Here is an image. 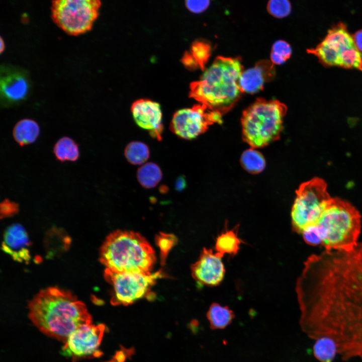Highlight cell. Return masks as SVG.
Segmentation results:
<instances>
[{
  "instance_id": "cell-26",
  "label": "cell",
  "mask_w": 362,
  "mask_h": 362,
  "mask_svg": "<svg viewBox=\"0 0 362 362\" xmlns=\"http://www.w3.org/2000/svg\"><path fill=\"white\" fill-rule=\"evenodd\" d=\"M290 45L283 40H279L273 45L270 59L273 64H282L289 59L291 55Z\"/></svg>"
},
{
  "instance_id": "cell-7",
  "label": "cell",
  "mask_w": 362,
  "mask_h": 362,
  "mask_svg": "<svg viewBox=\"0 0 362 362\" xmlns=\"http://www.w3.org/2000/svg\"><path fill=\"white\" fill-rule=\"evenodd\" d=\"M291 212L294 231L301 234L306 228L316 224L332 198L327 191V185L321 178L315 177L301 184Z\"/></svg>"
},
{
  "instance_id": "cell-14",
  "label": "cell",
  "mask_w": 362,
  "mask_h": 362,
  "mask_svg": "<svg viewBox=\"0 0 362 362\" xmlns=\"http://www.w3.org/2000/svg\"><path fill=\"white\" fill-rule=\"evenodd\" d=\"M28 90V80L23 72L15 69L2 72L1 95L4 105L16 104L23 101Z\"/></svg>"
},
{
  "instance_id": "cell-10",
  "label": "cell",
  "mask_w": 362,
  "mask_h": 362,
  "mask_svg": "<svg viewBox=\"0 0 362 362\" xmlns=\"http://www.w3.org/2000/svg\"><path fill=\"white\" fill-rule=\"evenodd\" d=\"M222 115L203 104L182 109L174 114L170 129L182 138L193 139L206 132L210 125L221 124Z\"/></svg>"
},
{
  "instance_id": "cell-30",
  "label": "cell",
  "mask_w": 362,
  "mask_h": 362,
  "mask_svg": "<svg viewBox=\"0 0 362 362\" xmlns=\"http://www.w3.org/2000/svg\"><path fill=\"white\" fill-rule=\"evenodd\" d=\"M134 353L135 349L133 347L126 348L121 345L120 349L116 351L112 358L107 362H125L130 359Z\"/></svg>"
},
{
  "instance_id": "cell-4",
  "label": "cell",
  "mask_w": 362,
  "mask_h": 362,
  "mask_svg": "<svg viewBox=\"0 0 362 362\" xmlns=\"http://www.w3.org/2000/svg\"><path fill=\"white\" fill-rule=\"evenodd\" d=\"M100 261L111 271L151 274L156 261L155 252L138 233L117 230L105 239L100 250Z\"/></svg>"
},
{
  "instance_id": "cell-15",
  "label": "cell",
  "mask_w": 362,
  "mask_h": 362,
  "mask_svg": "<svg viewBox=\"0 0 362 362\" xmlns=\"http://www.w3.org/2000/svg\"><path fill=\"white\" fill-rule=\"evenodd\" d=\"M30 241L22 226L14 224L5 231L2 244L3 250L20 262H27L30 258Z\"/></svg>"
},
{
  "instance_id": "cell-29",
  "label": "cell",
  "mask_w": 362,
  "mask_h": 362,
  "mask_svg": "<svg viewBox=\"0 0 362 362\" xmlns=\"http://www.w3.org/2000/svg\"><path fill=\"white\" fill-rule=\"evenodd\" d=\"M210 54L209 45L203 42H196L192 47V55L198 65L201 67L208 60Z\"/></svg>"
},
{
  "instance_id": "cell-3",
  "label": "cell",
  "mask_w": 362,
  "mask_h": 362,
  "mask_svg": "<svg viewBox=\"0 0 362 362\" xmlns=\"http://www.w3.org/2000/svg\"><path fill=\"white\" fill-rule=\"evenodd\" d=\"M243 70L238 58L217 57L192 84L191 96L212 111L222 115L228 112L242 93L239 79Z\"/></svg>"
},
{
  "instance_id": "cell-18",
  "label": "cell",
  "mask_w": 362,
  "mask_h": 362,
  "mask_svg": "<svg viewBox=\"0 0 362 362\" xmlns=\"http://www.w3.org/2000/svg\"><path fill=\"white\" fill-rule=\"evenodd\" d=\"M207 317L212 329H222L228 326L234 318V314L228 306L212 303L207 313Z\"/></svg>"
},
{
  "instance_id": "cell-35",
  "label": "cell",
  "mask_w": 362,
  "mask_h": 362,
  "mask_svg": "<svg viewBox=\"0 0 362 362\" xmlns=\"http://www.w3.org/2000/svg\"><path fill=\"white\" fill-rule=\"evenodd\" d=\"M184 181L182 178L177 180L176 184L177 189H182L185 186Z\"/></svg>"
},
{
  "instance_id": "cell-32",
  "label": "cell",
  "mask_w": 362,
  "mask_h": 362,
  "mask_svg": "<svg viewBox=\"0 0 362 362\" xmlns=\"http://www.w3.org/2000/svg\"><path fill=\"white\" fill-rule=\"evenodd\" d=\"M18 210V205L14 202L6 199L1 203V212L4 216L13 215L17 213Z\"/></svg>"
},
{
  "instance_id": "cell-25",
  "label": "cell",
  "mask_w": 362,
  "mask_h": 362,
  "mask_svg": "<svg viewBox=\"0 0 362 362\" xmlns=\"http://www.w3.org/2000/svg\"><path fill=\"white\" fill-rule=\"evenodd\" d=\"M339 66L362 71V54L355 45L348 47L342 52Z\"/></svg>"
},
{
  "instance_id": "cell-13",
  "label": "cell",
  "mask_w": 362,
  "mask_h": 362,
  "mask_svg": "<svg viewBox=\"0 0 362 362\" xmlns=\"http://www.w3.org/2000/svg\"><path fill=\"white\" fill-rule=\"evenodd\" d=\"M131 112L139 127L149 131L153 137L161 139L162 112L158 103L149 100H138L133 104Z\"/></svg>"
},
{
  "instance_id": "cell-8",
  "label": "cell",
  "mask_w": 362,
  "mask_h": 362,
  "mask_svg": "<svg viewBox=\"0 0 362 362\" xmlns=\"http://www.w3.org/2000/svg\"><path fill=\"white\" fill-rule=\"evenodd\" d=\"M99 0H55L51 11L53 22L70 35L89 31L99 16Z\"/></svg>"
},
{
  "instance_id": "cell-36",
  "label": "cell",
  "mask_w": 362,
  "mask_h": 362,
  "mask_svg": "<svg viewBox=\"0 0 362 362\" xmlns=\"http://www.w3.org/2000/svg\"><path fill=\"white\" fill-rule=\"evenodd\" d=\"M0 43V52L2 53L5 49V43L2 37H1Z\"/></svg>"
},
{
  "instance_id": "cell-22",
  "label": "cell",
  "mask_w": 362,
  "mask_h": 362,
  "mask_svg": "<svg viewBox=\"0 0 362 362\" xmlns=\"http://www.w3.org/2000/svg\"><path fill=\"white\" fill-rule=\"evenodd\" d=\"M137 177L140 185L144 188L155 187L161 180L162 172L159 167L153 162H147L138 169Z\"/></svg>"
},
{
  "instance_id": "cell-28",
  "label": "cell",
  "mask_w": 362,
  "mask_h": 362,
  "mask_svg": "<svg viewBox=\"0 0 362 362\" xmlns=\"http://www.w3.org/2000/svg\"><path fill=\"white\" fill-rule=\"evenodd\" d=\"M267 10L273 16L281 18L287 16L291 12L290 2L286 0H272L268 2Z\"/></svg>"
},
{
  "instance_id": "cell-27",
  "label": "cell",
  "mask_w": 362,
  "mask_h": 362,
  "mask_svg": "<svg viewBox=\"0 0 362 362\" xmlns=\"http://www.w3.org/2000/svg\"><path fill=\"white\" fill-rule=\"evenodd\" d=\"M157 245L159 248L161 263L165 264L169 251L177 242V238L172 234L160 233L155 238Z\"/></svg>"
},
{
  "instance_id": "cell-1",
  "label": "cell",
  "mask_w": 362,
  "mask_h": 362,
  "mask_svg": "<svg viewBox=\"0 0 362 362\" xmlns=\"http://www.w3.org/2000/svg\"><path fill=\"white\" fill-rule=\"evenodd\" d=\"M323 286L335 328L362 360V241L350 251L330 253L324 269Z\"/></svg>"
},
{
  "instance_id": "cell-20",
  "label": "cell",
  "mask_w": 362,
  "mask_h": 362,
  "mask_svg": "<svg viewBox=\"0 0 362 362\" xmlns=\"http://www.w3.org/2000/svg\"><path fill=\"white\" fill-rule=\"evenodd\" d=\"M53 153L56 159L61 162L75 161L79 157L78 144L68 137H63L56 142Z\"/></svg>"
},
{
  "instance_id": "cell-5",
  "label": "cell",
  "mask_w": 362,
  "mask_h": 362,
  "mask_svg": "<svg viewBox=\"0 0 362 362\" xmlns=\"http://www.w3.org/2000/svg\"><path fill=\"white\" fill-rule=\"evenodd\" d=\"M312 227L326 250L347 251L358 244L361 216L349 202L331 198L317 223Z\"/></svg>"
},
{
  "instance_id": "cell-9",
  "label": "cell",
  "mask_w": 362,
  "mask_h": 362,
  "mask_svg": "<svg viewBox=\"0 0 362 362\" xmlns=\"http://www.w3.org/2000/svg\"><path fill=\"white\" fill-rule=\"evenodd\" d=\"M162 274L161 270L146 275L116 273L106 268L105 278L113 290L111 304L127 306L142 297L147 298L150 294V288Z\"/></svg>"
},
{
  "instance_id": "cell-2",
  "label": "cell",
  "mask_w": 362,
  "mask_h": 362,
  "mask_svg": "<svg viewBox=\"0 0 362 362\" xmlns=\"http://www.w3.org/2000/svg\"><path fill=\"white\" fill-rule=\"evenodd\" d=\"M29 317L45 334L65 343L80 326L92 323L85 304L57 287L41 290L29 302Z\"/></svg>"
},
{
  "instance_id": "cell-19",
  "label": "cell",
  "mask_w": 362,
  "mask_h": 362,
  "mask_svg": "<svg viewBox=\"0 0 362 362\" xmlns=\"http://www.w3.org/2000/svg\"><path fill=\"white\" fill-rule=\"evenodd\" d=\"M241 243L237 229H226L217 237L215 248L216 252L222 256L225 254L234 255L238 252Z\"/></svg>"
},
{
  "instance_id": "cell-16",
  "label": "cell",
  "mask_w": 362,
  "mask_h": 362,
  "mask_svg": "<svg viewBox=\"0 0 362 362\" xmlns=\"http://www.w3.org/2000/svg\"><path fill=\"white\" fill-rule=\"evenodd\" d=\"M273 64L268 61H260L254 67L243 71L239 79L242 92L254 94L261 90L264 83L274 77Z\"/></svg>"
},
{
  "instance_id": "cell-31",
  "label": "cell",
  "mask_w": 362,
  "mask_h": 362,
  "mask_svg": "<svg viewBox=\"0 0 362 362\" xmlns=\"http://www.w3.org/2000/svg\"><path fill=\"white\" fill-rule=\"evenodd\" d=\"M209 1L189 0L186 2L187 8L191 12L199 13L204 11L209 6Z\"/></svg>"
},
{
  "instance_id": "cell-12",
  "label": "cell",
  "mask_w": 362,
  "mask_h": 362,
  "mask_svg": "<svg viewBox=\"0 0 362 362\" xmlns=\"http://www.w3.org/2000/svg\"><path fill=\"white\" fill-rule=\"evenodd\" d=\"M223 256L211 249L204 248L198 260L191 266L193 278L202 285L216 286L223 280L225 268Z\"/></svg>"
},
{
  "instance_id": "cell-33",
  "label": "cell",
  "mask_w": 362,
  "mask_h": 362,
  "mask_svg": "<svg viewBox=\"0 0 362 362\" xmlns=\"http://www.w3.org/2000/svg\"><path fill=\"white\" fill-rule=\"evenodd\" d=\"M352 38L355 46L360 52H362V29L356 32Z\"/></svg>"
},
{
  "instance_id": "cell-34",
  "label": "cell",
  "mask_w": 362,
  "mask_h": 362,
  "mask_svg": "<svg viewBox=\"0 0 362 362\" xmlns=\"http://www.w3.org/2000/svg\"><path fill=\"white\" fill-rule=\"evenodd\" d=\"M183 60L185 65L189 67H194L197 65H198L197 63L192 55H186Z\"/></svg>"
},
{
  "instance_id": "cell-23",
  "label": "cell",
  "mask_w": 362,
  "mask_h": 362,
  "mask_svg": "<svg viewBox=\"0 0 362 362\" xmlns=\"http://www.w3.org/2000/svg\"><path fill=\"white\" fill-rule=\"evenodd\" d=\"M240 162L242 167L252 174L261 172L265 166V160L262 154L253 148L248 149L242 153Z\"/></svg>"
},
{
  "instance_id": "cell-11",
  "label": "cell",
  "mask_w": 362,
  "mask_h": 362,
  "mask_svg": "<svg viewBox=\"0 0 362 362\" xmlns=\"http://www.w3.org/2000/svg\"><path fill=\"white\" fill-rule=\"evenodd\" d=\"M106 326L104 324H84L73 331L64 343L61 353L71 357L73 362L85 358L101 356L99 349Z\"/></svg>"
},
{
  "instance_id": "cell-17",
  "label": "cell",
  "mask_w": 362,
  "mask_h": 362,
  "mask_svg": "<svg viewBox=\"0 0 362 362\" xmlns=\"http://www.w3.org/2000/svg\"><path fill=\"white\" fill-rule=\"evenodd\" d=\"M40 134L38 124L30 119H24L18 121L13 130L15 141L20 145L24 146L34 142Z\"/></svg>"
},
{
  "instance_id": "cell-6",
  "label": "cell",
  "mask_w": 362,
  "mask_h": 362,
  "mask_svg": "<svg viewBox=\"0 0 362 362\" xmlns=\"http://www.w3.org/2000/svg\"><path fill=\"white\" fill-rule=\"evenodd\" d=\"M287 111L286 106L278 100L258 99L242 113L243 140L255 149L278 140Z\"/></svg>"
},
{
  "instance_id": "cell-24",
  "label": "cell",
  "mask_w": 362,
  "mask_h": 362,
  "mask_svg": "<svg viewBox=\"0 0 362 362\" xmlns=\"http://www.w3.org/2000/svg\"><path fill=\"white\" fill-rule=\"evenodd\" d=\"M149 149L144 143L133 141L125 149L124 154L127 160L133 165H143L149 157Z\"/></svg>"
},
{
  "instance_id": "cell-21",
  "label": "cell",
  "mask_w": 362,
  "mask_h": 362,
  "mask_svg": "<svg viewBox=\"0 0 362 362\" xmlns=\"http://www.w3.org/2000/svg\"><path fill=\"white\" fill-rule=\"evenodd\" d=\"M313 353L319 362H333L337 354L338 347L336 342L327 337H320L315 340Z\"/></svg>"
}]
</instances>
